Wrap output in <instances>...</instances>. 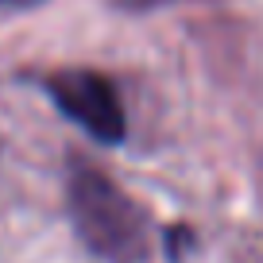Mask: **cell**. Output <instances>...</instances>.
Returning <instances> with one entry per match:
<instances>
[{"label": "cell", "mask_w": 263, "mask_h": 263, "mask_svg": "<svg viewBox=\"0 0 263 263\" xmlns=\"http://www.w3.org/2000/svg\"><path fill=\"white\" fill-rule=\"evenodd\" d=\"M66 201L78 236L93 255L108 263H140L147 255V217L105 174L74 166L66 182Z\"/></svg>", "instance_id": "obj_1"}, {"label": "cell", "mask_w": 263, "mask_h": 263, "mask_svg": "<svg viewBox=\"0 0 263 263\" xmlns=\"http://www.w3.org/2000/svg\"><path fill=\"white\" fill-rule=\"evenodd\" d=\"M47 93L78 128H85L101 143H120L124 140V105L112 82L93 70H58L47 78Z\"/></svg>", "instance_id": "obj_2"}, {"label": "cell", "mask_w": 263, "mask_h": 263, "mask_svg": "<svg viewBox=\"0 0 263 263\" xmlns=\"http://www.w3.org/2000/svg\"><path fill=\"white\" fill-rule=\"evenodd\" d=\"M43 0H0V8H35Z\"/></svg>", "instance_id": "obj_3"}]
</instances>
